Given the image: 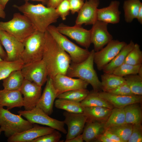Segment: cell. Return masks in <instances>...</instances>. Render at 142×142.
<instances>
[{
  "label": "cell",
  "instance_id": "6da1fadb",
  "mask_svg": "<svg viewBox=\"0 0 142 142\" xmlns=\"http://www.w3.org/2000/svg\"><path fill=\"white\" fill-rule=\"evenodd\" d=\"M45 42L42 59L47 68L48 77L66 75L71 62L70 56L49 33L45 32Z\"/></svg>",
  "mask_w": 142,
  "mask_h": 142
},
{
  "label": "cell",
  "instance_id": "7a4b0ae2",
  "mask_svg": "<svg viewBox=\"0 0 142 142\" xmlns=\"http://www.w3.org/2000/svg\"><path fill=\"white\" fill-rule=\"evenodd\" d=\"M13 6L27 17L36 30L43 32H45L48 27L57 22L59 17L55 9L43 4H33L27 2L21 6Z\"/></svg>",
  "mask_w": 142,
  "mask_h": 142
},
{
  "label": "cell",
  "instance_id": "3957f363",
  "mask_svg": "<svg viewBox=\"0 0 142 142\" xmlns=\"http://www.w3.org/2000/svg\"><path fill=\"white\" fill-rule=\"evenodd\" d=\"M94 52L93 49L92 50L88 57L81 63H75L71 62L66 75L83 80L91 85L94 91L98 92L102 90L101 81L94 68Z\"/></svg>",
  "mask_w": 142,
  "mask_h": 142
},
{
  "label": "cell",
  "instance_id": "277c9868",
  "mask_svg": "<svg viewBox=\"0 0 142 142\" xmlns=\"http://www.w3.org/2000/svg\"><path fill=\"white\" fill-rule=\"evenodd\" d=\"M0 30L4 31L23 42L36 30L29 20L19 13L13 14L9 21H0Z\"/></svg>",
  "mask_w": 142,
  "mask_h": 142
},
{
  "label": "cell",
  "instance_id": "5b68a950",
  "mask_svg": "<svg viewBox=\"0 0 142 142\" xmlns=\"http://www.w3.org/2000/svg\"><path fill=\"white\" fill-rule=\"evenodd\" d=\"M45 42V32L37 30L25 40L24 49L20 58L24 64L42 59Z\"/></svg>",
  "mask_w": 142,
  "mask_h": 142
},
{
  "label": "cell",
  "instance_id": "8992f818",
  "mask_svg": "<svg viewBox=\"0 0 142 142\" xmlns=\"http://www.w3.org/2000/svg\"><path fill=\"white\" fill-rule=\"evenodd\" d=\"M34 124L24 119L20 115L13 114L0 107V128L8 138L32 128Z\"/></svg>",
  "mask_w": 142,
  "mask_h": 142
},
{
  "label": "cell",
  "instance_id": "52a82bcc",
  "mask_svg": "<svg viewBox=\"0 0 142 142\" xmlns=\"http://www.w3.org/2000/svg\"><path fill=\"white\" fill-rule=\"evenodd\" d=\"M47 31L68 54L72 62L75 63H81L88 57L90 51L88 49L82 48L72 42L59 32L55 26L49 25Z\"/></svg>",
  "mask_w": 142,
  "mask_h": 142
},
{
  "label": "cell",
  "instance_id": "ba28073f",
  "mask_svg": "<svg viewBox=\"0 0 142 142\" xmlns=\"http://www.w3.org/2000/svg\"><path fill=\"white\" fill-rule=\"evenodd\" d=\"M18 113L33 124H37L45 125L61 132L67 133L63 121L50 117L43 111L36 106L29 110H20Z\"/></svg>",
  "mask_w": 142,
  "mask_h": 142
},
{
  "label": "cell",
  "instance_id": "9c48e42d",
  "mask_svg": "<svg viewBox=\"0 0 142 142\" xmlns=\"http://www.w3.org/2000/svg\"><path fill=\"white\" fill-rule=\"evenodd\" d=\"M126 44L124 41L113 39L105 47L98 51L95 52L94 61L98 69L102 70Z\"/></svg>",
  "mask_w": 142,
  "mask_h": 142
},
{
  "label": "cell",
  "instance_id": "30bf717a",
  "mask_svg": "<svg viewBox=\"0 0 142 142\" xmlns=\"http://www.w3.org/2000/svg\"><path fill=\"white\" fill-rule=\"evenodd\" d=\"M21 70L24 79L41 87L46 82L48 78L46 66L42 59L24 64Z\"/></svg>",
  "mask_w": 142,
  "mask_h": 142
},
{
  "label": "cell",
  "instance_id": "8fae6325",
  "mask_svg": "<svg viewBox=\"0 0 142 142\" xmlns=\"http://www.w3.org/2000/svg\"><path fill=\"white\" fill-rule=\"evenodd\" d=\"M58 31L75 40L78 44L88 49L91 44L90 30L82 27L81 26L75 25L68 26L63 23L56 27Z\"/></svg>",
  "mask_w": 142,
  "mask_h": 142
},
{
  "label": "cell",
  "instance_id": "7c38bea8",
  "mask_svg": "<svg viewBox=\"0 0 142 142\" xmlns=\"http://www.w3.org/2000/svg\"><path fill=\"white\" fill-rule=\"evenodd\" d=\"M0 41L7 54L6 60L14 61L20 59L24 49L23 42L7 32L0 30Z\"/></svg>",
  "mask_w": 142,
  "mask_h": 142
},
{
  "label": "cell",
  "instance_id": "4fadbf2b",
  "mask_svg": "<svg viewBox=\"0 0 142 142\" xmlns=\"http://www.w3.org/2000/svg\"><path fill=\"white\" fill-rule=\"evenodd\" d=\"M63 115L65 117L63 121L68 128L65 142L67 141L82 133L87 117L83 113H75L64 111Z\"/></svg>",
  "mask_w": 142,
  "mask_h": 142
},
{
  "label": "cell",
  "instance_id": "5bb4252c",
  "mask_svg": "<svg viewBox=\"0 0 142 142\" xmlns=\"http://www.w3.org/2000/svg\"><path fill=\"white\" fill-rule=\"evenodd\" d=\"M108 23L97 20L90 29L91 41L94 45L95 52L98 51L113 39L108 31Z\"/></svg>",
  "mask_w": 142,
  "mask_h": 142
},
{
  "label": "cell",
  "instance_id": "9a60e30c",
  "mask_svg": "<svg viewBox=\"0 0 142 142\" xmlns=\"http://www.w3.org/2000/svg\"><path fill=\"white\" fill-rule=\"evenodd\" d=\"M19 90L23 96L25 110H30L35 107L42 94V87L24 79Z\"/></svg>",
  "mask_w": 142,
  "mask_h": 142
},
{
  "label": "cell",
  "instance_id": "2e32d148",
  "mask_svg": "<svg viewBox=\"0 0 142 142\" xmlns=\"http://www.w3.org/2000/svg\"><path fill=\"white\" fill-rule=\"evenodd\" d=\"M52 79L57 96L71 90L87 89L89 85L87 82L80 79H74L62 74H58Z\"/></svg>",
  "mask_w": 142,
  "mask_h": 142
},
{
  "label": "cell",
  "instance_id": "e0dca14e",
  "mask_svg": "<svg viewBox=\"0 0 142 142\" xmlns=\"http://www.w3.org/2000/svg\"><path fill=\"white\" fill-rule=\"evenodd\" d=\"M99 0H86L78 12L75 25H93L97 20V12Z\"/></svg>",
  "mask_w": 142,
  "mask_h": 142
},
{
  "label": "cell",
  "instance_id": "ac0fdd59",
  "mask_svg": "<svg viewBox=\"0 0 142 142\" xmlns=\"http://www.w3.org/2000/svg\"><path fill=\"white\" fill-rule=\"evenodd\" d=\"M54 130L50 127L41 126L34 124L32 128L8 138L7 141L8 142H31L37 138L52 133Z\"/></svg>",
  "mask_w": 142,
  "mask_h": 142
},
{
  "label": "cell",
  "instance_id": "d6986e66",
  "mask_svg": "<svg viewBox=\"0 0 142 142\" xmlns=\"http://www.w3.org/2000/svg\"><path fill=\"white\" fill-rule=\"evenodd\" d=\"M46 82L43 92L36 106L50 115L53 112L54 100L57 95L53 86L52 79L48 77Z\"/></svg>",
  "mask_w": 142,
  "mask_h": 142
},
{
  "label": "cell",
  "instance_id": "ffe728a7",
  "mask_svg": "<svg viewBox=\"0 0 142 142\" xmlns=\"http://www.w3.org/2000/svg\"><path fill=\"white\" fill-rule=\"evenodd\" d=\"M97 93L100 97L111 104L114 108H124L129 104L140 103L142 100L141 95H121L104 92H100Z\"/></svg>",
  "mask_w": 142,
  "mask_h": 142
},
{
  "label": "cell",
  "instance_id": "44dd1931",
  "mask_svg": "<svg viewBox=\"0 0 142 142\" xmlns=\"http://www.w3.org/2000/svg\"><path fill=\"white\" fill-rule=\"evenodd\" d=\"M120 2L117 0L111 1L109 5L98 8L97 12V20L108 23L116 24L120 19L121 12L119 10Z\"/></svg>",
  "mask_w": 142,
  "mask_h": 142
},
{
  "label": "cell",
  "instance_id": "7402d4cb",
  "mask_svg": "<svg viewBox=\"0 0 142 142\" xmlns=\"http://www.w3.org/2000/svg\"><path fill=\"white\" fill-rule=\"evenodd\" d=\"M23 105V97L19 90H0V107L6 106L9 110Z\"/></svg>",
  "mask_w": 142,
  "mask_h": 142
},
{
  "label": "cell",
  "instance_id": "603a6c76",
  "mask_svg": "<svg viewBox=\"0 0 142 142\" xmlns=\"http://www.w3.org/2000/svg\"><path fill=\"white\" fill-rule=\"evenodd\" d=\"M82 134L84 141L90 142L103 134L105 130V122L87 120Z\"/></svg>",
  "mask_w": 142,
  "mask_h": 142
},
{
  "label": "cell",
  "instance_id": "cb8c5ba5",
  "mask_svg": "<svg viewBox=\"0 0 142 142\" xmlns=\"http://www.w3.org/2000/svg\"><path fill=\"white\" fill-rule=\"evenodd\" d=\"M135 43L132 40L122 48L114 58L102 70L104 73H112L114 71L124 63L127 55L133 48Z\"/></svg>",
  "mask_w": 142,
  "mask_h": 142
},
{
  "label": "cell",
  "instance_id": "d4e9b609",
  "mask_svg": "<svg viewBox=\"0 0 142 142\" xmlns=\"http://www.w3.org/2000/svg\"><path fill=\"white\" fill-rule=\"evenodd\" d=\"M108 108L94 106L84 108L83 113L87 117V120L105 122L111 112Z\"/></svg>",
  "mask_w": 142,
  "mask_h": 142
},
{
  "label": "cell",
  "instance_id": "484cf974",
  "mask_svg": "<svg viewBox=\"0 0 142 142\" xmlns=\"http://www.w3.org/2000/svg\"><path fill=\"white\" fill-rule=\"evenodd\" d=\"M102 90L107 92L125 83L124 77L113 73H104L101 76Z\"/></svg>",
  "mask_w": 142,
  "mask_h": 142
},
{
  "label": "cell",
  "instance_id": "4316f807",
  "mask_svg": "<svg viewBox=\"0 0 142 142\" xmlns=\"http://www.w3.org/2000/svg\"><path fill=\"white\" fill-rule=\"evenodd\" d=\"M24 79L21 70L13 71L2 80L4 89L9 90H19Z\"/></svg>",
  "mask_w": 142,
  "mask_h": 142
},
{
  "label": "cell",
  "instance_id": "83f0119b",
  "mask_svg": "<svg viewBox=\"0 0 142 142\" xmlns=\"http://www.w3.org/2000/svg\"><path fill=\"white\" fill-rule=\"evenodd\" d=\"M141 6L142 3L140 0H125L124 1L123 8L126 22L130 23L136 18Z\"/></svg>",
  "mask_w": 142,
  "mask_h": 142
},
{
  "label": "cell",
  "instance_id": "f1b7e54d",
  "mask_svg": "<svg viewBox=\"0 0 142 142\" xmlns=\"http://www.w3.org/2000/svg\"><path fill=\"white\" fill-rule=\"evenodd\" d=\"M138 103L129 104L124 108L126 123L133 125L141 123L142 112Z\"/></svg>",
  "mask_w": 142,
  "mask_h": 142
},
{
  "label": "cell",
  "instance_id": "f546056e",
  "mask_svg": "<svg viewBox=\"0 0 142 142\" xmlns=\"http://www.w3.org/2000/svg\"><path fill=\"white\" fill-rule=\"evenodd\" d=\"M83 107L101 106L112 109L114 107L104 99L100 97L97 92L93 90L89 92L86 97L80 102Z\"/></svg>",
  "mask_w": 142,
  "mask_h": 142
},
{
  "label": "cell",
  "instance_id": "4dcf8cb0",
  "mask_svg": "<svg viewBox=\"0 0 142 142\" xmlns=\"http://www.w3.org/2000/svg\"><path fill=\"white\" fill-rule=\"evenodd\" d=\"M24 65L21 59L12 61H0V80L6 78L13 71L21 70Z\"/></svg>",
  "mask_w": 142,
  "mask_h": 142
},
{
  "label": "cell",
  "instance_id": "1f68e13d",
  "mask_svg": "<svg viewBox=\"0 0 142 142\" xmlns=\"http://www.w3.org/2000/svg\"><path fill=\"white\" fill-rule=\"evenodd\" d=\"M125 123V115L124 108H114L107 120L105 122V130L110 127Z\"/></svg>",
  "mask_w": 142,
  "mask_h": 142
},
{
  "label": "cell",
  "instance_id": "d6a6232c",
  "mask_svg": "<svg viewBox=\"0 0 142 142\" xmlns=\"http://www.w3.org/2000/svg\"><path fill=\"white\" fill-rule=\"evenodd\" d=\"M57 99L54 102L55 106L57 108L63 110L70 113H83L84 108L81 105L80 102Z\"/></svg>",
  "mask_w": 142,
  "mask_h": 142
},
{
  "label": "cell",
  "instance_id": "836d02e7",
  "mask_svg": "<svg viewBox=\"0 0 142 142\" xmlns=\"http://www.w3.org/2000/svg\"><path fill=\"white\" fill-rule=\"evenodd\" d=\"M89 92L87 89L72 90L59 94L57 98L80 102L86 97Z\"/></svg>",
  "mask_w": 142,
  "mask_h": 142
},
{
  "label": "cell",
  "instance_id": "e575fe53",
  "mask_svg": "<svg viewBox=\"0 0 142 142\" xmlns=\"http://www.w3.org/2000/svg\"><path fill=\"white\" fill-rule=\"evenodd\" d=\"M133 126L132 124L125 123L121 125L110 127L105 130L116 135L122 142H127L131 135Z\"/></svg>",
  "mask_w": 142,
  "mask_h": 142
},
{
  "label": "cell",
  "instance_id": "d590c367",
  "mask_svg": "<svg viewBox=\"0 0 142 142\" xmlns=\"http://www.w3.org/2000/svg\"><path fill=\"white\" fill-rule=\"evenodd\" d=\"M125 83L134 95H142V78L138 74H131L124 77Z\"/></svg>",
  "mask_w": 142,
  "mask_h": 142
},
{
  "label": "cell",
  "instance_id": "8d00e7d4",
  "mask_svg": "<svg viewBox=\"0 0 142 142\" xmlns=\"http://www.w3.org/2000/svg\"><path fill=\"white\" fill-rule=\"evenodd\" d=\"M124 63L133 65L142 64V52L139 44H134L133 48L126 57Z\"/></svg>",
  "mask_w": 142,
  "mask_h": 142
},
{
  "label": "cell",
  "instance_id": "74e56055",
  "mask_svg": "<svg viewBox=\"0 0 142 142\" xmlns=\"http://www.w3.org/2000/svg\"><path fill=\"white\" fill-rule=\"evenodd\" d=\"M142 65H133L124 63L116 69L113 73L123 77L129 75L137 74L139 69Z\"/></svg>",
  "mask_w": 142,
  "mask_h": 142
},
{
  "label": "cell",
  "instance_id": "f35d334b",
  "mask_svg": "<svg viewBox=\"0 0 142 142\" xmlns=\"http://www.w3.org/2000/svg\"><path fill=\"white\" fill-rule=\"evenodd\" d=\"M59 131L55 129L52 133L47 134L32 140L31 142H58L62 137Z\"/></svg>",
  "mask_w": 142,
  "mask_h": 142
},
{
  "label": "cell",
  "instance_id": "ab89813d",
  "mask_svg": "<svg viewBox=\"0 0 142 142\" xmlns=\"http://www.w3.org/2000/svg\"><path fill=\"white\" fill-rule=\"evenodd\" d=\"M142 128L141 123L133 125L130 137L128 142H142Z\"/></svg>",
  "mask_w": 142,
  "mask_h": 142
},
{
  "label": "cell",
  "instance_id": "60d3db41",
  "mask_svg": "<svg viewBox=\"0 0 142 142\" xmlns=\"http://www.w3.org/2000/svg\"><path fill=\"white\" fill-rule=\"evenodd\" d=\"M59 17L63 20L66 19L67 16L69 14L70 7L68 0H64L55 9Z\"/></svg>",
  "mask_w": 142,
  "mask_h": 142
},
{
  "label": "cell",
  "instance_id": "b9f144b4",
  "mask_svg": "<svg viewBox=\"0 0 142 142\" xmlns=\"http://www.w3.org/2000/svg\"><path fill=\"white\" fill-rule=\"evenodd\" d=\"M107 92L114 94L121 95H134L132 93L130 88L125 83L108 91Z\"/></svg>",
  "mask_w": 142,
  "mask_h": 142
},
{
  "label": "cell",
  "instance_id": "7bdbcfd3",
  "mask_svg": "<svg viewBox=\"0 0 142 142\" xmlns=\"http://www.w3.org/2000/svg\"><path fill=\"white\" fill-rule=\"evenodd\" d=\"M70 10L72 14L78 12L83 6L84 3L83 0H68Z\"/></svg>",
  "mask_w": 142,
  "mask_h": 142
},
{
  "label": "cell",
  "instance_id": "ee69618b",
  "mask_svg": "<svg viewBox=\"0 0 142 142\" xmlns=\"http://www.w3.org/2000/svg\"><path fill=\"white\" fill-rule=\"evenodd\" d=\"M103 134L113 142H122L121 139L116 135L105 130Z\"/></svg>",
  "mask_w": 142,
  "mask_h": 142
},
{
  "label": "cell",
  "instance_id": "f6af8a7d",
  "mask_svg": "<svg viewBox=\"0 0 142 142\" xmlns=\"http://www.w3.org/2000/svg\"><path fill=\"white\" fill-rule=\"evenodd\" d=\"M64 0H48L47 7L55 9Z\"/></svg>",
  "mask_w": 142,
  "mask_h": 142
},
{
  "label": "cell",
  "instance_id": "bcb514c9",
  "mask_svg": "<svg viewBox=\"0 0 142 142\" xmlns=\"http://www.w3.org/2000/svg\"><path fill=\"white\" fill-rule=\"evenodd\" d=\"M96 141L101 142H113L103 133L99 135L95 139Z\"/></svg>",
  "mask_w": 142,
  "mask_h": 142
},
{
  "label": "cell",
  "instance_id": "7dc6e473",
  "mask_svg": "<svg viewBox=\"0 0 142 142\" xmlns=\"http://www.w3.org/2000/svg\"><path fill=\"white\" fill-rule=\"evenodd\" d=\"M84 141L82 134H80L69 140L67 142H83Z\"/></svg>",
  "mask_w": 142,
  "mask_h": 142
},
{
  "label": "cell",
  "instance_id": "c3c4849f",
  "mask_svg": "<svg viewBox=\"0 0 142 142\" xmlns=\"http://www.w3.org/2000/svg\"><path fill=\"white\" fill-rule=\"evenodd\" d=\"M0 56L4 60H6L7 57L6 51L3 49L0 41Z\"/></svg>",
  "mask_w": 142,
  "mask_h": 142
},
{
  "label": "cell",
  "instance_id": "681fc988",
  "mask_svg": "<svg viewBox=\"0 0 142 142\" xmlns=\"http://www.w3.org/2000/svg\"><path fill=\"white\" fill-rule=\"evenodd\" d=\"M136 19L140 24H142V6L139 9Z\"/></svg>",
  "mask_w": 142,
  "mask_h": 142
},
{
  "label": "cell",
  "instance_id": "f907efd6",
  "mask_svg": "<svg viewBox=\"0 0 142 142\" xmlns=\"http://www.w3.org/2000/svg\"><path fill=\"white\" fill-rule=\"evenodd\" d=\"M4 9L0 4V18H5L6 16V13Z\"/></svg>",
  "mask_w": 142,
  "mask_h": 142
},
{
  "label": "cell",
  "instance_id": "816d5d0a",
  "mask_svg": "<svg viewBox=\"0 0 142 142\" xmlns=\"http://www.w3.org/2000/svg\"><path fill=\"white\" fill-rule=\"evenodd\" d=\"M9 0H0V4L3 9H4L6 5Z\"/></svg>",
  "mask_w": 142,
  "mask_h": 142
},
{
  "label": "cell",
  "instance_id": "f5cc1de1",
  "mask_svg": "<svg viewBox=\"0 0 142 142\" xmlns=\"http://www.w3.org/2000/svg\"><path fill=\"white\" fill-rule=\"evenodd\" d=\"M25 2H28L29 1H36L40 2H42L43 4H47L48 0H24Z\"/></svg>",
  "mask_w": 142,
  "mask_h": 142
},
{
  "label": "cell",
  "instance_id": "db71d44e",
  "mask_svg": "<svg viewBox=\"0 0 142 142\" xmlns=\"http://www.w3.org/2000/svg\"><path fill=\"white\" fill-rule=\"evenodd\" d=\"M137 74L142 78V65H141L140 67Z\"/></svg>",
  "mask_w": 142,
  "mask_h": 142
},
{
  "label": "cell",
  "instance_id": "11a10c76",
  "mask_svg": "<svg viewBox=\"0 0 142 142\" xmlns=\"http://www.w3.org/2000/svg\"><path fill=\"white\" fill-rule=\"evenodd\" d=\"M3 131L2 129L0 128V135L1 133V132Z\"/></svg>",
  "mask_w": 142,
  "mask_h": 142
},
{
  "label": "cell",
  "instance_id": "9f6ffc18",
  "mask_svg": "<svg viewBox=\"0 0 142 142\" xmlns=\"http://www.w3.org/2000/svg\"><path fill=\"white\" fill-rule=\"evenodd\" d=\"M3 60L0 56V61H1Z\"/></svg>",
  "mask_w": 142,
  "mask_h": 142
}]
</instances>
